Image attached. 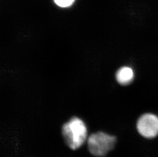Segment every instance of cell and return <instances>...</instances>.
Returning <instances> with one entry per match:
<instances>
[{"mask_svg": "<svg viewBox=\"0 0 158 157\" xmlns=\"http://www.w3.org/2000/svg\"><path fill=\"white\" fill-rule=\"evenodd\" d=\"M116 142V137L102 131L91 134L87 138L89 151L97 157H106L114 148Z\"/></svg>", "mask_w": 158, "mask_h": 157, "instance_id": "cell-2", "label": "cell"}, {"mask_svg": "<svg viewBox=\"0 0 158 157\" xmlns=\"http://www.w3.org/2000/svg\"><path fill=\"white\" fill-rule=\"evenodd\" d=\"M58 6L62 7H67L73 4L75 0H54Z\"/></svg>", "mask_w": 158, "mask_h": 157, "instance_id": "cell-5", "label": "cell"}, {"mask_svg": "<svg viewBox=\"0 0 158 157\" xmlns=\"http://www.w3.org/2000/svg\"><path fill=\"white\" fill-rule=\"evenodd\" d=\"M116 78L120 84L124 86L128 85L133 82L134 78V73L130 67L124 66L118 70Z\"/></svg>", "mask_w": 158, "mask_h": 157, "instance_id": "cell-4", "label": "cell"}, {"mask_svg": "<svg viewBox=\"0 0 158 157\" xmlns=\"http://www.w3.org/2000/svg\"><path fill=\"white\" fill-rule=\"evenodd\" d=\"M61 133L64 142L69 148L76 150L87 140L85 123L78 117H73L62 126Z\"/></svg>", "mask_w": 158, "mask_h": 157, "instance_id": "cell-1", "label": "cell"}, {"mask_svg": "<svg viewBox=\"0 0 158 157\" xmlns=\"http://www.w3.org/2000/svg\"><path fill=\"white\" fill-rule=\"evenodd\" d=\"M136 129L138 133L146 139H151L158 136V117L155 114L146 113L138 119Z\"/></svg>", "mask_w": 158, "mask_h": 157, "instance_id": "cell-3", "label": "cell"}]
</instances>
